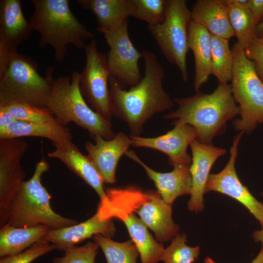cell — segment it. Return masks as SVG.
<instances>
[{"mask_svg": "<svg viewBox=\"0 0 263 263\" xmlns=\"http://www.w3.org/2000/svg\"><path fill=\"white\" fill-rule=\"evenodd\" d=\"M142 54L144 75L137 84L126 90L113 76L109 80L113 115L127 124L133 136H140L146 122L154 114L174 106L163 88L165 74L156 55L148 50Z\"/></svg>", "mask_w": 263, "mask_h": 263, "instance_id": "6da1fadb", "label": "cell"}, {"mask_svg": "<svg viewBox=\"0 0 263 263\" xmlns=\"http://www.w3.org/2000/svg\"><path fill=\"white\" fill-rule=\"evenodd\" d=\"M172 100L178 108L163 118L183 120L195 129L197 140L207 145H211L213 138L225 132L227 121L240 113L228 83H219L210 94L199 91L190 97Z\"/></svg>", "mask_w": 263, "mask_h": 263, "instance_id": "7a4b0ae2", "label": "cell"}, {"mask_svg": "<svg viewBox=\"0 0 263 263\" xmlns=\"http://www.w3.org/2000/svg\"><path fill=\"white\" fill-rule=\"evenodd\" d=\"M30 2L34 6V12L29 21L33 30L40 35L39 48L51 46L56 61H63L68 45L81 50L87 40L94 38V33L71 11L69 0H31Z\"/></svg>", "mask_w": 263, "mask_h": 263, "instance_id": "3957f363", "label": "cell"}, {"mask_svg": "<svg viewBox=\"0 0 263 263\" xmlns=\"http://www.w3.org/2000/svg\"><path fill=\"white\" fill-rule=\"evenodd\" d=\"M49 169L48 162L42 157L37 163L33 176L22 182L11 202L6 224L22 228L41 225L50 229L77 224L76 220L64 217L52 208L51 196L41 183L43 174Z\"/></svg>", "mask_w": 263, "mask_h": 263, "instance_id": "277c9868", "label": "cell"}, {"mask_svg": "<svg viewBox=\"0 0 263 263\" xmlns=\"http://www.w3.org/2000/svg\"><path fill=\"white\" fill-rule=\"evenodd\" d=\"M80 73L75 71L71 77L55 79L46 108L64 126L71 122L86 130L94 138L101 136L106 140L114 138L111 121L92 110L87 104L79 89Z\"/></svg>", "mask_w": 263, "mask_h": 263, "instance_id": "5b68a950", "label": "cell"}, {"mask_svg": "<svg viewBox=\"0 0 263 263\" xmlns=\"http://www.w3.org/2000/svg\"><path fill=\"white\" fill-rule=\"evenodd\" d=\"M54 70V67L48 68L43 77L31 57L12 51L9 67L0 78V105L24 103L46 108Z\"/></svg>", "mask_w": 263, "mask_h": 263, "instance_id": "8992f818", "label": "cell"}, {"mask_svg": "<svg viewBox=\"0 0 263 263\" xmlns=\"http://www.w3.org/2000/svg\"><path fill=\"white\" fill-rule=\"evenodd\" d=\"M231 91L239 104L241 117L235 120L234 129L249 133L263 123V82L257 75L253 61L236 42L233 46Z\"/></svg>", "mask_w": 263, "mask_h": 263, "instance_id": "52a82bcc", "label": "cell"}, {"mask_svg": "<svg viewBox=\"0 0 263 263\" xmlns=\"http://www.w3.org/2000/svg\"><path fill=\"white\" fill-rule=\"evenodd\" d=\"M134 188V187H129L107 189L106 198L100 202L96 212L103 220L115 218L124 223L138 250L141 263H157L161 260L165 248L162 244L154 240L147 226L134 214L132 202Z\"/></svg>", "mask_w": 263, "mask_h": 263, "instance_id": "ba28073f", "label": "cell"}, {"mask_svg": "<svg viewBox=\"0 0 263 263\" xmlns=\"http://www.w3.org/2000/svg\"><path fill=\"white\" fill-rule=\"evenodd\" d=\"M191 20L187 0H167L164 21L148 27L162 53L169 63L179 69L185 82L188 79L187 55Z\"/></svg>", "mask_w": 263, "mask_h": 263, "instance_id": "9c48e42d", "label": "cell"}, {"mask_svg": "<svg viewBox=\"0 0 263 263\" xmlns=\"http://www.w3.org/2000/svg\"><path fill=\"white\" fill-rule=\"evenodd\" d=\"M83 50L86 64L80 73V92L96 112L111 122L113 115L109 87L111 71L107 55L98 50L94 38Z\"/></svg>", "mask_w": 263, "mask_h": 263, "instance_id": "30bf717a", "label": "cell"}, {"mask_svg": "<svg viewBox=\"0 0 263 263\" xmlns=\"http://www.w3.org/2000/svg\"><path fill=\"white\" fill-rule=\"evenodd\" d=\"M128 25V22H126L115 30L103 34L110 48L107 57L110 75L123 88L134 86L142 78L138 66L142 54L132 42Z\"/></svg>", "mask_w": 263, "mask_h": 263, "instance_id": "8fae6325", "label": "cell"}, {"mask_svg": "<svg viewBox=\"0 0 263 263\" xmlns=\"http://www.w3.org/2000/svg\"><path fill=\"white\" fill-rule=\"evenodd\" d=\"M28 148L19 138L0 139V227L7 223L9 205L24 181L21 160Z\"/></svg>", "mask_w": 263, "mask_h": 263, "instance_id": "7c38bea8", "label": "cell"}, {"mask_svg": "<svg viewBox=\"0 0 263 263\" xmlns=\"http://www.w3.org/2000/svg\"><path fill=\"white\" fill-rule=\"evenodd\" d=\"M243 133L240 132L234 138L230 150L229 159L225 167L217 173L209 174L205 193L214 191L236 200L247 209L263 227V203L257 200L247 188L242 184L235 169L238 145Z\"/></svg>", "mask_w": 263, "mask_h": 263, "instance_id": "4fadbf2b", "label": "cell"}, {"mask_svg": "<svg viewBox=\"0 0 263 263\" xmlns=\"http://www.w3.org/2000/svg\"><path fill=\"white\" fill-rule=\"evenodd\" d=\"M132 207L147 227L155 234L159 242H167L175 236L179 226L172 219L171 205L165 202L158 191L142 192L135 187Z\"/></svg>", "mask_w": 263, "mask_h": 263, "instance_id": "5bb4252c", "label": "cell"}, {"mask_svg": "<svg viewBox=\"0 0 263 263\" xmlns=\"http://www.w3.org/2000/svg\"><path fill=\"white\" fill-rule=\"evenodd\" d=\"M173 128L155 137L130 135L132 146L154 149L168 156L169 163L173 167L190 165L192 158L187 152L188 147L197 138V133L191 126L181 119L172 122Z\"/></svg>", "mask_w": 263, "mask_h": 263, "instance_id": "9a60e30c", "label": "cell"}, {"mask_svg": "<svg viewBox=\"0 0 263 263\" xmlns=\"http://www.w3.org/2000/svg\"><path fill=\"white\" fill-rule=\"evenodd\" d=\"M190 146L192 152L190 166L192 188L188 207L189 210L197 212L204 209L203 196L210 170L216 160L226 151L212 144L202 143L197 139L194 140Z\"/></svg>", "mask_w": 263, "mask_h": 263, "instance_id": "2e32d148", "label": "cell"}, {"mask_svg": "<svg viewBox=\"0 0 263 263\" xmlns=\"http://www.w3.org/2000/svg\"><path fill=\"white\" fill-rule=\"evenodd\" d=\"M95 144L90 141L85 143L88 155L99 172L104 182H116V167L121 156L132 145L130 136L118 132L114 138L106 140L101 136L94 138Z\"/></svg>", "mask_w": 263, "mask_h": 263, "instance_id": "e0dca14e", "label": "cell"}, {"mask_svg": "<svg viewBox=\"0 0 263 263\" xmlns=\"http://www.w3.org/2000/svg\"><path fill=\"white\" fill-rule=\"evenodd\" d=\"M111 219L103 220L96 212L88 220L57 229H50L41 239L53 244L56 249L64 250L96 234L111 238L115 233Z\"/></svg>", "mask_w": 263, "mask_h": 263, "instance_id": "ac0fdd59", "label": "cell"}, {"mask_svg": "<svg viewBox=\"0 0 263 263\" xmlns=\"http://www.w3.org/2000/svg\"><path fill=\"white\" fill-rule=\"evenodd\" d=\"M54 146L55 149L48 152V156L60 160L94 190L100 201L104 200L106 194L104 189V181L88 155L83 154L72 140Z\"/></svg>", "mask_w": 263, "mask_h": 263, "instance_id": "d6986e66", "label": "cell"}, {"mask_svg": "<svg viewBox=\"0 0 263 263\" xmlns=\"http://www.w3.org/2000/svg\"><path fill=\"white\" fill-rule=\"evenodd\" d=\"M127 156L138 163L154 182L158 192L167 203L172 205L179 196L190 194L192 178L190 165H178L169 172H157L146 165L132 150L127 151Z\"/></svg>", "mask_w": 263, "mask_h": 263, "instance_id": "ffe728a7", "label": "cell"}, {"mask_svg": "<svg viewBox=\"0 0 263 263\" xmlns=\"http://www.w3.org/2000/svg\"><path fill=\"white\" fill-rule=\"evenodd\" d=\"M25 19L19 0H0V42L11 51L28 40L33 31Z\"/></svg>", "mask_w": 263, "mask_h": 263, "instance_id": "44dd1931", "label": "cell"}, {"mask_svg": "<svg viewBox=\"0 0 263 263\" xmlns=\"http://www.w3.org/2000/svg\"><path fill=\"white\" fill-rule=\"evenodd\" d=\"M76 2L94 15L96 30L103 34L128 22L134 13L132 0H77Z\"/></svg>", "mask_w": 263, "mask_h": 263, "instance_id": "7402d4cb", "label": "cell"}, {"mask_svg": "<svg viewBox=\"0 0 263 263\" xmlns=\"http://www.w3.org/2000/svg\"><path fill=\"white\" fill-rule=\"evenodd\" d=\"M190 11L192 21L204 26L210 34L228 40L234 36L223 0H197Z\"/></svg>", "mask_w": 263, "mask_h": 263, "instance_id": "603a6c76", "label": "cell"}, {"mask_svg": "<svg viewBox=\"0 0 263 263\" xmlns=\"http://www.w3.org/2000/svg\"><path fill=\"white\" fill-rule=\"evenodd\" d=\"M188 47L194 57L193 85L194 90L197 92L212 74L211 34L204 26L192 20L189 29Z\"/></svg>", "mask_w": 263, "mask_h": 263, "instance_id": "cb8c5ba5", "label": "cell"}, {"mask_svg": "<svg viewBox=\"0 0 263 263\" xmlns=\"http://www.w3.org/2000/svg\"><path fill=\"white\" fill-rule=\"evenodd\" d=\"M25 136L45 138L50 140L53 145L73 139L69 129L61 125L56 118L42 123L16 121L0 130V139Z\"/></svg>", "mask_w": 263, "mask_h": 263, "instance_id": "d4e9b609", "label": "cell"}, {"mask_svg": "<svg viewBox=\"0 0 263 263\" xmlns=\"http://www.w3.org/2000/svg\"><path fill=\"white\" fill-rule=\"evenodd\" d=\"M50 229L44 225L17 227L6 224L0 229V257L16 255L41 240Z\"/></svg>", "mask_w": 263, "mask_h": 263, "instance_id": "484cf974", "label": "cell"}, {"mask_svg": "<svg viewBox=\"0 0 263 263\" xmlns=\"http://www.w3.org/2000/svg\"><path fill=\"white\" fill-rule=\"evenodd\" d=\"M227 6L229 21L237 43L244 50L256 36L258 25L247 7L248 0H223Z\"/></svg>", "mask_w": 263, "mask_h": 263, "instance_id": "4316f807", "label": "cell"}, {"mask_svg": "<svg viewBox=\"0 0 263 263\" xmlns=\"http://www.w3.org/2000/svg\"><path fill=\"white\" fill-rule=\"evenodd\" d=\"M228 39L211 34V73L219 83L231 80L233 57Z\"/></svg>", "mask_w": 263, "mask_h": 263, "instance_id": "83f0119b", "label": "cell"}, {"mask_svg": "<svg viewBox=\"0 0 263 263\" xmlns=\"http://www.w3.org/2000/svg\"><path fill=\"white\" fill-rule=\"evenodd\" d=\"M94 239L102 250L107 263H136L139 252L132 240L118 243L100 234L95 235Z\"/></svg>", "mask_w": 263, "mask_h": 263, "instance_id": "f1b7e54d", "label": "cell"}, {"mask_svg": "<svg viewBox=\"0 0 263 263\" xmlns=\"http://www.w3.org/2000/svg\"><path fill=\"white\" fill-rule=\"evenodd\" d=\"M187 236L177 234L170 244L163 252L161 260L165 263H194L198 259L200 253L199 246H188Z\"/></svg>", "mask_w": 263, "mask_h": 263, "instance_id": "f546056e", "label": "cell"}, {"mask_svg": "<svg viewBox=\"0 0 263 263\" xmlns=\"http://www.w3.org/2000/svg\"><path fill=\"white\" fill-rule=\"evenodd\" d=\"M133 18L154 25L162 23L165 18L167 0H132Z\"/></svg>", "mask_w": 263, "mask_h": 263, "instance_id": "4dcf8cb0", "label": "cell"}, {"mask_svg": "<svg viewBox=\"0 0 263 263\" xmlns=\"http://www.w3.org/2000/svg\"><path fill=\"white\" fill-rule=\"evenodd\" d=\"M5 106L17 121L27 123H42L55 119L46 108L38 107L24 103H14Z\"/></svg>", "mask_w": 263, "mask_h": 263, "instance_id": "1f68e13d", "label": "cell"}, {"mask_svg": "<svg viewBox=\"0 0 263 263\" xmlns=\"http://www.w3.org/2000/svg\"><path fill=\"white\" fill-rule=\"evenodd\" d=\"M98 247L95 242L73 246L64 250L62 257L54 258L53 263H94Z\"/></svg>", "mask_w": 263, "mask_h": 263, "instance_id": "d6a6232c", "label": "cell"}, {"mask_svg": "<svg viewBox=\"0 0 263 263\" xmlns=\"http://www.w3.org/2000/svg\"><path fill=\"white\" fill-rule=\"evenodd\" d=\"M55 249L53 244L41 240L20 253L0 257V263H31Z\"/></svg>", "mask_w": 263, "mask_h": 263, "instance_id": "836d02e7", "label": "cell"}, {"mask_svg": "<svg viewBox=\"0 0 263 263\" xmlns=\"http://www.w3.org/2000/svg\"><path fill=\"white\" fill-rule=\"evenodd\" d=\"M244 52L247 57L254 63L256 73L263 82V37L255 36Z\"/></svg>", "mask_w": 263, "mask_h": 263, "instance_id": "e575fe53", "label": "cell"}, {"mask_svg": "<svg viewBox=\"0 0 263 263\" xmlns=\"http://www.w3.org/2000/svg\"><path fill=\"white\" fill-rule=\"evenodd\" d=\"M12 51L0 42V78L7 71L11 58Z\"/></svg>", "mask_w": 263, "mask_h": 263, "instance_id": "d590c367", "label": "cell"}, {"mask_svg": "<svg viewBox=\"0 0 263 263\" xmlns=\"http://www.w3.org/2000/svg\"><path fill=\"white\" fill-rule=\"evenodd\" d=\"M247 5L258 24L263 18V0H248Z\"/></svg>", "mask_w": 263, "mask_h": 263, "instance_id": "8d00e7d4", "label": "cell"}, {"mask_svg": "<svg viewBox=\"0 0 263 263\" xmlns=\"http://www.w3.org/2000/svg\"><path fill=\"white\" fill-rule=\"evenodd\" d=\"M16 121L5 106L0 105V130L7 127Z\"/></svg>", "mask_w": 263, "mask_h": 263, "instance_id": "74e56055", "label": "cell"}, {"mask_svg": "<svg viewBox=\"0 0 263 263\" xmlns=\"http://www.w3.org/2000/svg\"><path fill=\"white\" fill-rule=\"evenodd\" d=\"M204 263H216L211 258L207 257L204 260ZM251 263H263V248H262L257 256Z\"/></svg>", "mask_w": 263, "mask_h": 263, "instance_id": "f35d334b", "label": "cell"}, {"mask_svg": "<svg viewBox=\"0 0 263 263\" xmlns=\"http://www.w3.org/2000/svg\"><path fill=\"white\" fill-rule=\"evenodd\" d=\"M261 195L263 197V192H261ZM252 237L255 242L261 243L263 248V227H262L261 229L254 231Z\"/></svg>", "mask_w": 263, "mask_h": 263, "instance_id": "ab89813d", "label": "cell"}, {"mask_svg": "<svg viewBox=\"0 0 263 263\" xmlns=\"http://www.w3.org/2000/svg\"><path fill=\"white\" fill-rule=\"evenodd\" d=\"M256 36L258 37H263V21L260 22L256 26Z\"/></svg>", "mask_w": 263, "mask_h": 263, "instance_id": "60d3db41", "label": "cell"}]
</instances>
